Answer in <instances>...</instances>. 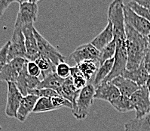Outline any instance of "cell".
<instances>
[{
  "mask_svg": "<svg viewBox=\"0 0 150 131\" xmlns=\"http://www.w3.org/2000/svg\"><path fill=\"white\" fill-rule=\"evenodd\" d=\"M127 5L132 9L134 12H136L138 15L147 20L150 23V10L138 5L135 1H131Z\"/></svg>",
  "mask_w": 150,
  "mask_h": 131,
  "instance_id": "f546056e",
  "label": "cell"
},
{
  "mask_svg": "<svg viewBox=\"0 0 150 131\" xmlns=\"http://www.w3.org/2000/svg\"><path fill=\"white\" fill-rule=\"evenodd\" d=\"M124 6L122 1L115 0L110 4L108 9V21L112 24L114 39L116 43L126 42Z\"/></svg>",
  "mask_w": 150,
  "mask_h": 131,
  "instance_id": "7a4b0ae2",
  "label": "cell"
},
{
  "mask_svg": "<svg viewBox=\"0 0 150 131\" xmlns=\"http://www.w3.org/2000/svg\"><path fill=\"white\" fill-rule=\"evenodd\" d=\"M34 35L37 41L38 49L40 56L48 59L52 62L55 66L58 65L62 62H65V57L58 50L48 42L40 33L34 27Z\"/></svg>",
  "mask_w": 150,
  "mask_h": 131,
  "instance_id": "5b68a950",
  "label": "cell"
},
{
  "mask_svg": "<svg viewBox=\"0 0 150 131\" xmlns=\"http://www.w3.org/2000/svg\"><path fill=\"white\" fill-rule=\"evenodd\" d=\"M56 110L54 107L51 99L45 97H41L38 99L35 104V108L33 113H44Z\"/></svg>",
  "mask_w": 150,
  "mask_h": 131,
  "instance_id": "f1b7e54d",
  "label": "cell"
},
{
  "mask_svg": "<svg viewBox=\"0 0 150 131\" xmlns=\"http://www.w3.org/2000/svg\"><path fill=\"white\" fill-rule=\"evenodd\" d=\"M94 94L95 87L92 83H88L86 87L80 90L72 109V115L77 120H84L88 117L91 106L94 103Z\"/></svg>",
  "mask_w": 150,
  "mask_h": 131,
  "instance_id": "3957f363",
  "label": "cell"
},
{
  "mask_svg": "<svg viewBox=\"0 0 150 131\" xmlns=\"http://www.w3.org/2000/svg\"><path fill=\"white\" fill-rule=\"evenodd\" d=\"M135 2L139 6L150 10V0H135Z\"/></svg>",
  "mask_w": 150,
  "mask_h": 131,
  "instance_id": "8d00e7d4",
  "label": "cell"
},
{
  "mask_svg": "<svg viewBox=\"0 0 150 131\" xmlns=\"http://www.w3.org/2000/svg\"><path fill=\"white\" fill-rule=\"evenodd\" d=\"M121 96L120 92L111 82H103L95 89L94 99L111 102Z\"/></svg>",
  "mask_w": 150,
  "mask_h": 131,
  "instance_id": "5bb4252c",
  "label": "cell"
},
{
  "mask_svg": "<svg viewBox=\"0 0 150 131\" xmlns=\"http://www.w3.org/2000/svg\"><path fill=\"white\" fill-rule=\"evenodd\" d=\"M131 105L136 112V117L139 118L150 112V98L146 86L140 87L130 97Z\"/></svg>",
  "mask_w": 150,
  "mask_h": 131,
  "instance_id": "8992f818",
  "label": "cell"
},
{
  "mask_svg": "<svg viewBox=\"0 0 150 131\" xmlns=\"http://www.w3.org/2000/svg\"><path fill=\"white\" fill-rule=\"evenodd\" d=\"M39 98L33 95H27L22 99L20 107L18 108L17 119L21 122H24L30 114L33 112L35 104Z\"/></svg>",
  "mask_w": 150,
  "mask_h": 131,
  "instance_id": "9a60e30c",
  "label": "cell"
},
{
  "mask_svg": "<svg viewBox=\"0 0 150 131\" xmlns=\"http://www.w3.org/2000/svg\"><path fill=\"white\" fill-rule=\"evenodd\" d=\"M110 103L113 108L120 113H125V112L134 111L130 98L125 97L122 95Z\"/></svg>",
  "mask_w": 150,
  "mask_h": 131,
  "instance_id": "cb8c5ba5",
  "label": "cell"
},
{
  "mask_svg": "<svg viewBox=\"0 0 150 131\" xmlns=\"http://www.w3.org/2000/svg\"><path fill=\"white\" fill-rule=\"evenodd\" d=\"M146 86L147 89H148L149 94V98H150V75H149V79H148V80H147V83H146Z\"/></svg>",
  "mask_w": 150,
  "mask_h": 131,
  "instance_id": "74e56055",
  "label": "cell"
},
{
  "mask_svg": "<svg viewBox=\"0 0 150 131\" xmlns=\"http://www.w3.org/2000/svg\"><path fill=\"white\" fill-rule=\"evenodd\" d=\"M113 64H114V59H112L106 61L103 64L100 65L98 71L92 81V84L95 87V89L98 86L100 85L101 83L106 80V78L109 76V74L112 70Z\"/></svg>",
  "mask_w": 150,
  "mask_h": 131,
  "instance_id": "7402d4cb",
  "label": "cell"
},
{
  "mask_svg": "<svg viewBox=\"0 0 150 131\" xmlns=\"http://www.w3.org/2000/svg\"><path fill=\"white\" fill-rule=\"evenodd\" d=\"M13 2H16V1H14V0H0V18L3 16L6 9Z\"/></svg>",
  "mask_w": 150,
  "mask_h": 131,
  "instance_id": "e575fe53",
  "label": "cell"
},
{
  "mask_svg": "<svg viewBox=\"0 0 150 131\" xmlns=\"http://www.w3.org/2000/svg\"><path fill=\"white\" fill-rule=\"evenodd\" d=\"M83 76L86 78L88 82L91 81L92 77H95L98 68L100 67V62L98 61H85L80 64H76Z\"/></svg>",
  "mask_w": 150,
  "mask_h": 131,
  "instance_id": "603a6c76",
  "label": "cell"
},
{
  "mask_svg": "<svg viewBox=\"0 0 150 131\" xmlns=\"http://www.w3.org/2000/svg\"><path fill=\"white\" fill-rule=\"evenodd\" d=\"M100 52L98 51L91 43L79 46L72 52L70 58L76 62V64L85 61H98Z\"/></svg>",
  "mask_w": 150,
  "mask_h": 131,
  "instance_id": "4fadbf2b",
  "label": "cell"
},
{
  "mask_svg": "<svg viewBox=\"0 0 150 131\" xmlns=\"http://www.w3.org/2000/svg\"><path fill=\"white\" fill-rule=\"evenodd\" d=\"M122 77L134 82L140 87L146 86L149 74L146 70L143 62H142L141 64L137 69L133 70V71H128V70L126 69L125 72L123 73Z\"/></svg>",
  "mask_w": 150,
  "mask_h": 131,
  "instance_id": "ac0fdd59",
  "label": "cell"
},
{
  "mask_svg": "<svg viewBox=\"0 0 150 131\" xmlns=\"http://www.w3.org/2000/svg\"><path fill=\"white\" fill-rule=\"evenodd\" d=\"M33 25H28L22 28L25 39V47H26V59L29 62H35L40 57L38 49L37 41L35 39L33 32Z\"/></svg>",
  "mask_w": 150,
  "mask_h": 131,
  "instance_id": "7c38bea8",
  "label": "cell"
},
{
  "mask_svg": "<svg viewBox=\"0 0 150 131\" xmlns=\"http://www.w3.org/2000/svg\"><path fill=\"white\" fill-rule=\"evenodd\" d=\"M125 131H150V112L142 117L125 123Z\"/></svg>",
  "mask_w": 150,
  "mask_h": 131,
  "instance_id": "d6986e66",
  "label": "cell"
},
{
  "mask_svg": "<svg viewBox=\"0 0 150 131\" xmlns=\"http://www.w3.org/2000/svg\"><path fill=\"white\" fill-rule=\"evenodd\" d=\"M79 92L80 90L76 89V87H74L72 78L71 77H69L64 80L61 89H60V92H59V95L64 97L65 99H68L72 103V106H73L76 103Z\"/></svg>",
  "mask_w": 150,
  "mask_h": 131,
  "instance_id": "ffe728a7",
  "label": "cell"
},
{
  "mask_svg": "<svg viewBox=\"0 0 150 131\" xmlns=\"http://www.w3.org/2000/svg\"><path fill=\"white\" fill-rule=\"evenodd\" d=\"M23 96L14 83H8L7 102L6 106V115L8 117L17 119L18 108Z\"/></svg>",
  "mask_w": 150,
  "mask_h": 131,
  "instance_id": "8fae6325",
  "label": "cell"
},
{
  "mask_svg": "<svg viewBox=\"0 0 150 131\" xmlns=\"http://www.w3.org/2000/svg\"><path fill=\"white\" fill-rule=\"evenodd\" d=\"M143 64L144 65L145 68L150 75V49L147 52L146 55H145L144 59L143 61Z\"/></svg>",
  "mask_w": 150,
  "mask_h": 131,
  "instance_id": "d590c367",
  "label": "cell"
},
{
  "mask_svg": "<svg viewBox=\"0 0 150 131\" xmlns=\"http://www.w3.org/2000/svg\"><path fill=\"white\" fill-rule=\"evenodd\" d=\"M126 49L127 62L126 69L133 71L139 67L149 49L148 39L125 24Z\"/></svg>",
  "mask_w": 150,
  "mask_h": 131,
  "instance_id": "6da1fadb",
  "label": "cell"
},
{
  "mask_svg": "<svg viewBox=\"0 0 150 131\" xmlns=\"http://www.w3.org/2000/svg\"><path fill=\"white\" fill-rule=\"evenodd\" d=\"M39 69L42 71V78L47 76L51 73L56 72V67L52 62H50L48 59H45L43 57L40 56L35 61Z\"/></svg>",
  "mask_w": 150,
  "mask_h": 131,
  "instance_id": "83f0119b",
  "label": "cell"
},
{
  "mask_svg": "<svg viewBox=\"0 0 150 131\" xmlns=\"http://www.w3.org/2000/svg\"><path fill=\"white\" fill-rule=\"evenodd\" d=\"M51 102L54 107L56 110L60 109L61 108H68L69 109H72V104L68 99H65L61 96H57L55 97L51 98Z\"/></svg>",
  "mask_w": 150,
  "mask_h": 131,
  "instance_id": "4dcf8cb0",
  "label": "cell"
},
{
  "mask_svg": "<svg viewBox=\"0 0 150 131\" xmlns=\"http://www.w3.org/2000/svg\"><path fill=\"white\" fill-rule=\"evenodd\" d=\"M26 53L25 39L22 29L14 27L12 37L10 40L8 61L10 62L16 58L26 59Z\"/></svg>",
  "mask_w": 150,
  "mask_h": 131,
  "instance_id": "9c48e42d",
  "label": "cell"
},
{
  "mask_svg": "<svg viewBox=\"0 0 150 131\" xmlns=\"http://www.w3.org/2000/svg\"><path fill=\"white\" fill-rule=\"evenodd\" d=\"M16 2L19 3V10L14 27L22 29L28 25H33L37 20L39 1H16Z\"/></svg>",
  "mask_w": 150,
  "mask_h": 131,
  "instance_id": "277c9868",
  "label": "cell"
},
{
  "mask_svg": "<svg viewBox=\"0 0 150 131\" xmlns=\"http://www.w3.org/2000/svg\"><path fill=\"white\" fill-rule=\"evenodd\" d=\"M71 67L66 62H62L56 67V74L62 79H67L70 77Z\"/></svg>",
  "mask_w": 150,
  "mask_h": 131,
  "instance_id": "1f68e13d",
  "label": "cell"
},
{
  "mask_svg": "<svg viewBox=\"0 0 150 131\" xmlns=\"http://www.w3.org/2000/svg\"><path fill=\"white\" fill-rule=\"evenodd\" d=\"M64 80L65 79L60 78L57 74L56 72L51 73L43 77L42 80H41L38 89H51L57 92V93L59 94Z\"/></svg>",
  "mask_w": 150,
  "mask_h": 131,
  "instance_id": "44dd1931",
  "label": "cell"
},
{
  "mask_svg": "<svg viewBox=\"0 0 150 131\" xmlns=\"http://www.w3.org/2000/svg\"><path fill=\"white\" fill-rule=\"evenodd\" d=\"M127 62V55L126 43H116V52L114 57V64H113L112 70L103 82H111L114 78L122 76L123 73L126 70Z\"/></svg>",
  "mask_w": 150,
  "mask_h": 131,
  "instance_id": "52a82bcc",
  "label": "cell"
},
{
  "mask_svg": "<svg viewBox=\"0 0 150 131\" xmlns=\"http://www.w3.org/2000/svg\"><path fill=\"white\" fill-rule=\"evenodd\" d=\"M2 127H1V125H0V131H2Z\"/></svg>",
  "mask_w": 150,
  "mask_h": 131,
  "instance_id": "ab89813d",
  "label": "cell"
},
{
  "mask_svg": "<svg viewBox=\"0 0 150 131\" xmlns=\"http://www.w3.org/2000/svg\"><path fill=\"white\" fill-rule=\"evenodd\" d=\"M27 69L29 74L35 77H39V76L42 75V71L39 69V67L36 64L35 62H29L27 61Z\"/></svg>",
  "mask_w": 150,
  "mask_h": 131,
  "instance_id": "836d02e7",
  "label": "cell"
},
{
  "mask_svg": "<svg viewBox=\"0 0 150 131\" xmlns=\"http://www.w3.org/2000/svg\"><path fill=\"white\" fill-rule=\"evenodd\" d=\"M113 39H114V35H113L112 24L111 22L108 21L106 27L90 43L92 46H94L98 51L100 52L109 43H111Z\"/></svg>",
  "mask_w": 150,
  "mask_h": 131,
  "instance_id": "2e32d148",
  "label": "cell"
},
{
  "mask_svg": "<svg viewBox=\"0 0 150 131\" xmlns=\"http://www.w3.org/2000/svg\"><path fill=\"white\" fill-rule=\"evenodd\" d=\"M27 62V59L23 58H16L8 62L0 71V81L15 83Z\"/></svg>",
  "mask_w": 150,
  "mask_h": 131,
  "instance_id": "30bf717a",
  "label": "cell"
},
{
  "mask_svg": "<svg viewBox=\"0 0 150 131\" xmlns=\"http://www.w3.org/2000/svg\"><path fill=\"white\" fill-rule=\"evenodd\" d=\"M115 52H116V42L115 39H113L111 43H109L106 47L103 49L102 51H100L99 59L100 65L103 64L106 61L114 59Z\"/></svg>",
  "mask_w": 150,
  "mask_h": 131,
  "instance_id": "4316f807",
  "label": "cell"
},
{
  "mask_svg": "<svg viewBox=\"0 0 150 131\" xmlns=\"http://www.w3.org/2000/svg\"><path fill=\"white\" fill-rule=\"evenodd\" d=\"M70 77L72 78L74 87L78 90H81L88 85V81H87L86 78L81 74L77 65L71 67Z\"/></svg>",
  "mask_w": 150,
  "mask_h": 131,
  "instance_id": "d4e9b609",
  "label": "cell"
},
{
  "mask_svg": "<svg viewBox=\"0 0 150 131\" xmlns=\"http://www.w3.org/2000/svg\"><path fill=\"white\" fill-rule=\"evenodd\" d=\"M27 63L23 67V70L20 72L18 77L15 82V85L18 87L21 93L23 95V96H27L28 95V87H27V76H28V72L27 69Z\"/></svg>",
  "mask_w": 150,
  "mask_h": 131,
  "instance_id": "484cf974",
  "label": "cell"
},
{
  "mask_svg": "<svg viewBox=\"0 0 150 131\" xmlns=\"http://www.w3.org/2000/svg\"><path fill=\"white\" fill-rule=\"evenodd\" d=\"M147 39H148V43H149V46L150 49V34H149V36L147 37Z\"/></svg>",
  "mask_w": 150,
  "mask_h": 131,
  "instance_id": "f35d334b",
  "label": "cell"
},
{
  "mask_svg": "<svg viewBox=\"0 0 150 131\" xmlns=\"http://www.w3.org/2000/svg\"><path fill=\"white\" fill-rule=\"evenodd\" d=\"M124 15L126 24L131 26L143 37H148L150 34V23L147 20L138 15L127 5L124 6Z\"/></svg>",
  "mask_w": 150,
  "mask_h": 131,
  "instance_id": "ba28073f",
  "label": "cell"
},
{
  "mask_svg": "<svg viewBox=\"0 0 150 131\" xmlns=\"http://www.w3.org/2000/svg\"><path fill=\"white\" fill-rule=\"evenodd\" d=\"M118 88L122 96L130 98L139 88L137 84L122 76L117 77L111 81Z\"/></svg>",
  "mask_w": 150,
  "mask_h": 131,
  "instance_id": "e0dca14e",
  "label": "cell"
},
{
  "mask_svg": "<svg viewBox=\"0 0 150 131\" xmlns=\"http://www.w3.org/2000/svg\"><path fill=\"white\" fill-rule=\"evenodd\" d=\"M9 45H10V41L7 42L2 48L0 49V71L3 69V67L8 62V55Z\"/></svg>",
  "mask_w": 150,
  "mask_h": 131,
  "instance_id": "d6a6232c",
  "label": "cell"
}]
</instances>
